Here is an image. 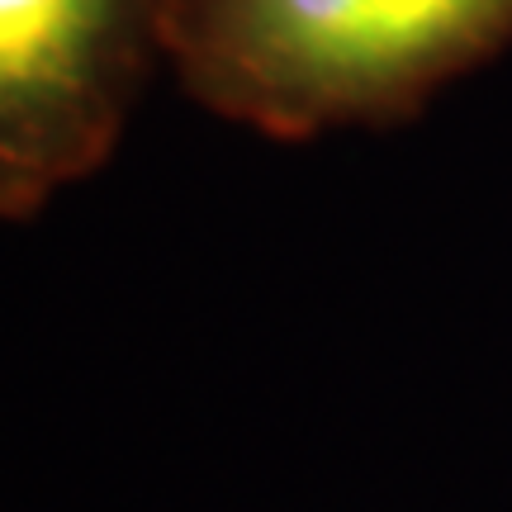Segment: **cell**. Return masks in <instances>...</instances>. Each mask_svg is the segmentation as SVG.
I'll return each mask as SVG.
<instances>
[{
	"label": "cell",
	"mask_w": 512,
	"mask_h": 512,
	"mask_svg": "<svg viewBox=\"0 0 512 512\" xmlns=\"http://www.w3.org/2000/svg\"><path fill=\"white\" fill-rule=\"evenodd\" d=\"M512 43V0H171L166 57L204 110L271 138L403 124Z\"/></svg>",
	"instance_id": "cell-1"
},
{
	"label": "cell",
	"mask_w": 512,
	"mask_h": 512,
	"mask_svg": "<svg viewBox=\"0 0 512 512\" xmlns=\"http://www.w3.org/2000/svg\"><path fill=\"white\" fill-rule=\"evenodd\" d=\"M166 15L171 0H0V219L110 162Z\"/></svg>",
	"instance_id": "cell-2"
}]
</instances>
